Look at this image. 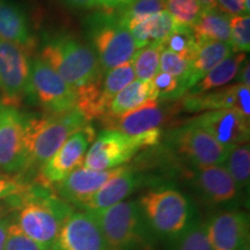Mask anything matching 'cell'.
<instances>
[{
	"label": "cell",
	"instance_id": "1f68e13d",
	"mask_svg": "<svg viewBox=\"0 0 250 250\" xmlns=\"http://www.w3.org/2000/svg\"><path fill=\"white\" fill-rule=\"evenodd\" d=\"M162 11H166V0H133L127 7L118 11V13L122 22L129 28Z\"/></svg>",
	"mask_w": 250,
	"mask_h": 250
},
{
	"label": "cell",
	"instance_id": "ee69618b",
	"mask_svg": "<svg viewBox=\"0 0 250 250\" xmlns=\"http://www.w3.org/2000/svg\"><path fill=\"white\" fill-rule=\"evenodd\" d=\"M202 6L203 11H208V9H215L217 7V0H197Z\"/></svg>",
	"mask_w": 250,
	"mask_h": 250
},
{
	"label": "cell",
	"instance_id": "8fae6325",
	"mask_svg": "<svg viewBox=\"0 0 250 250\" xmlns=\"http://www.w3.org/2000/svg\"><path fill=\"white\" fill-rule=\"evenodd\" d=\"M24 117L17 108L0 103V169L6 174L26 171Z\"/></svg>",
	"mask_w": 250,
	"mask_h": 250
},
{
	"label": "cell",
	"instance_id": "d4e9b609",
	"mask_svg": "<svg viewBox=\"0 0 250 250\" xmlns=\"http://www.w3.org/2000/svg\"><path fill=\"white\" fill-rule=\"evenodd\" d=\"M245 61V52H234L229 57L224 59L214 68H212L203 79L199 80L189 90V94H191V95H199V94L208 93L212 89L227 85L228 83H230L239 74L240 68H241Z\"/></svg>",
	"mask_w": 250,
	"mask_h": 250
},
{
	"label": "cell",
	"instance_id": "ac0fdd59",
	"mask_svg": "<svg viewBox=\"0 0 250 250\" xmlns=\"http://www.w3.org/2000/svg\"><path fill=\"white\" fill-rule=\"evenodd\" d=\"M193 181L202 196L212 204H227L239 195V187L224 165L197 166Z\"/></svg>",
	"mask_w": 250,
	"mask_h": 250
},
{
	"label": "cell",
	"instance_id": "2e32d148",
	"mask_svg": "<svg viewBox=\"0 0 250 250\" xmlns=\"http://www.w3.org/2000/svg\"><path fill=\"white\" fill-rule=\"evenodd\" d=\"M183 109L190 112L213 111L230 109L239 111L243 116H250V87L241 83L223 87V88L199 95H189L183 100Z\"/></svg>",
	"mask_w": 250,
	"mask_h": 250
},
{
	"label": "cell",
	"instance_id": "60d3db41",
	"mask_svg": "<svg viewBox=\"0 0 250 250\" xmlns=\"http://www.w3.org/2000/svg\"><path fill=\"white\" fill-rule=\"evenodd\" d=\"M62 2L74 8L93 9L99 7L98 0H62Z\"/></svg>",
	"mask_w": 250,
	"mask_h": 250
},
{
	"label": "cell",
	"instance_id": "603a6c76",
	"mask_svg": "<svg viewBox=\"0 0 250 250\" xmlns=\"http://www.w3.org/2000/svg\"><path fill=\"white\" fill-rule=\"evenodd\" d=\"M234 54L229 43L225 42H205L198 45L196 57L191 62V71L188 80L189 90L203 79L206 74L220 64L224 59Z\"/></svg>",
	"mask_w": 250,
	"mask_h": 250
},
{
	"label": "cell",
	"instance_id": "ba28073f",
	"mask_svg": "<svg viewBox=\"0 0 250 250\" xmlns=\"http://www.w3.org/2000/svg\"><path fill=\"white\" fill-rule=\"evenodd\" d=\"M30 88L33 100L46 115H62L77 109V94L51 66L41 58L30 61Z\"/></svg>",
	"mask_w": 250,
	"mask_h": 250
},
{
	"label": "cell",
	"instance_id": "d6a6232c",
	"mask_svg": "<svg viewBox=\"0 0 250 250\" xmlns=\"http://www.w3.org/2000/svg\"><path fill=\"white\" fill-rule=\"evenodd\" d=\"M166 11L171 15L177 26L192 28L203 8L197 0H166Z\"/></svg>",
	"mask_w": 250,
	"mask_h": 250
},
{
	"label": "cell",
	"instance_id": "277c9868",
	"mask_svg": "<svg viewBox=\"0 0 250 250\" xmlns=\"http://www.w3.org/2000/svg\"><path fill=\"white\" fill-rule=\"evenodd\" d=\"M101 228L109 250H153V235L137 201L88 211Z\"/></svg>",
	"mask_w": 250,
	"mask_h": 250
},
{
	"label": "cell",
	"instance_id": "3957f363",
	"mask_svg": "<svg viewBox=\"0 0 250 250\" xmlns=\"http://www.w3.org/2000/svg\"><path fill=\"white\" fill-rule=\"evenodd\" d=\"M86 124L88 122L78 109L62 115L24 117L26 171L40 170L62 147L68 137Z\"/></svg>",
	"mask_w": 250,
	"mask_h": 250
},
{
	"label": "cell",
	"instance_id": "e575fe53",
	"mask_svg": "<svg viewBox=\"0 0 250 250\" xmlns=\"http://www.w3.org/2000/svg\"><path fill=\"white\" fill-rule=\"evenodd\" d=\"M229 44L233 52H248L250 50V17L241 14L230 18Z\"/></svg>",
	"mask_w": 250,
	"mask_h": 250
},
{
	"label": "cell",
	"instance_id": "30bf717a",
	"mask_svg": "<svg viewBox=\"0 0 250 250\" xmlns=\"http://www.w3.org/2000/svg\"><path fill=\"white\" fill-rule=\"evenodd\" d=\"M95 138V130L88 124L72 133L54 156L41 168L37 184L49 188L61 182L68 174L83 166L87 148Z\"/></svg>",
	"mask_w": 250,
	"mask_h": 250
},
{
	"label": "cell",
	"instance_id": "f1b7e54d",
	"mask_svg": "<svg viewBox=\"0 0 250 250\" xmlns=\"http://www.w3.org/2000/svg\"><path fill=\"white\" fill-rule=\"evenodd\" d=\"M161 51L162 49L160 48L148 45L136 52L131 62H132L134 76L138 78V80L151 83L154 79V77L159 73Z\"/></svg>",
	"mask_w": 250,
	"mask_h": 250
},
{
	"label": "cell",
	"instance_id": "7bdbcfd3",
	"mask_svg": "<svg viewBox=\"0 0 250 250\" xmlns=\"http://www.w3.org/2000/svg\"><path fill=\"white\" fill-rule=\"evenodd\" d=\"M241 70V68H240ZM240 76H239V83H241V85H245L247 87H250V65H249V62H246L245 66L242 67L241 71H239Z\"/></svg>",
	"mask_w": 250,
	"mask_h": 250
},
{
	"label": "cell",
	"instance_id": "6da1fadb",
	"mask_svg": "<svg viewBox=\"0 0 250 250\" xmlns=\"http://www.w3.org/2000/svg\"><path fill=\"white\" fill-rule=\"evenodd\" d=\"M40 58L76 92L77 109L87 122L94 120L104 73L93 48L70 35H61L46 43Z\"/></svg>",
	"mask_w": 250,
	"mask_h": 250
},
{
	"label": "cell",
	"instance_id": "484cf974",
	"mask_svg": "<svg viewBox=\"0 0 250 250\" xmlns=\"http://www.w3.org/2000/svg\"><path fill=\"white\" fill-rule=\"evenodd\" d=\"M149 101H156L151 83L133 80L112 99L108 112L104 116H120L125 112L142 107Z\"/></svg>",
	"mask_w": 250,
	"mask_h": 250
},
{
	"label": "cell",
	"instance_id": "8992f818",
	"mask_svg": "<svg viewBox=\"0 0 250 250\" xmlns=\"http://www.w3.org/2000/svg\"><path fill=\"white\" fill-rule=\"evenodd\" d=\"M138 203L149 229L160 237L175 239L195 219L189 199L173 188L148 191Z\"/></svg>",
	"mask_w": 250,
	"mask_h": 250
},
{
	"label": "cell",
	"instance_id": "4dcf8cb0",
	"mask_svg": "<svg viewBox=\"0 0 250 250\" xmlns=\"http://www.w3.org/2000/svg\"><path fill=\"white\" fill-rule=\"evenodd\" d=\"M164 49L169 50L192 62L198 50V44L193 36L192 28L176 26L168 40L166 41Z\"/></svg>",
	"mask_w": 250,
	"mask_h": 250
},
{
	"label": "cell",
	"instance_id": "7c38bea8",
	"mask_svg": "<svg viewBox=\"0 0 250 250\" xmlns=\"http://www.w3.org/2000/svg\"><path fill=\"white\" fill-rule=\"evenodd\" d=\"M171 139L177 152L195 167L223 165L226 160L228 151L192 121L173 132Z\"/></svg>",
	"mask_w": 250,
	"mask_h": 250
},
{
	"label": "cell",
	"instance_id": "9c48e42d",
	"mask_svg": "<svg viewBox=\"0 0 250 250\" xmlns=\"http://www.w3.org/2000/svg\"><path fill=\"white\" fill-rule=\"evenodd\" d=\"M30 61L20 46L0 37V87L1 103L19 108L26 99L33 100L29 79Z\"/></svg>",
	"mask_w": 250,
	"mask_h": 250
},
{
	"label": "cell",
	"instance_id": "b9f144b4",
	"mask_svg": "<svg viewBox=\"0 0 250 250\" xmlns=\"http://www.w3.org/2000/svg\"><path fill=\"white\" fill-rule=\"evenodd\" d=\"M12 224V220L9 217L6 215H0V250H4L6 240H7L8 228L9 225Z\"/></svg>",
	"mask_w": 250,
	"mask_h": 250
},
{
	"label": "cell",
	"instance_id": "9a60e30c",
	"mask_svg": "<svg viewBox=\"0 0 250 250\" xmlns=\"http://www.w3.org/2000/svg\"><path fill=\"white\" fill-rule=\"evenodd\" d=\"M205 225L212 250H239L248 246L249 220L245 212H220Z\"/></svg>",
	"mask_w": 250,
	"mask_h": 250
},
{
	"label": "cell",
	"instance_id": "ffe728a7",
	"mask_svg": "<svg viewBox=\"0 0 250 250\" xmlns=\"http://www.w3.org/2000/svg\"><path fill=\"white\" fill-rule=\"evenodd\" d=\"M138 184L139 177L134 170L127 167H122L120 173L111 177L79 206L86 211L92 212L105 210L112 205L123 202L134 191Z\"/></svg>",
	"mask_w": 250,
	"mask_h": 250
},
{
	"label": "cell",
	"instance_id": "5b68a950",
	"mask_svg": "<svg viewBox=\"0 0 250 250\" xmlns=\"http://www.w3.org/2000/svg\"><path fill=\"white\" fill-rule=\"evenodd\" d=\"M88 36L103 73L132 61L137 48L118 11L103 9L88 18Z\"/></svg>",
	"mask_w": 250,
	"mask_h": 250
},
{
	"label": "cell",
	"instance_id": "52a82bcc",
	"mask_svg": "<svg viewBox=\"0 0 250 250\" xmlns=\"http://www.w3.org/2000/svg\"><path fill=\"white\" fill-rule=\"evenodd\" d=\"M161 130L154 129L137 137L114 130H104L98 134L86 152L83 166L92 170H109L126 164L134 154L146 146H153L161 138Z\"/></svg>",
	"mask_w": 250,
	"mask_h": 250
},
{
	"label": "cell",
	"instance_id": "44dd1931",
	"mask_svg": "<svg viewBox=\"0 0 250 250\" xmlns=\"http://www.w3.org/2000/svg\"><path fill=\"white\" fill-rule=\"evenodd\" d=\"M0 37L20 46L28 55L36 44L26 14L11 0H0Z\"/></svg>",
	"mask_w": 250,
	"mask_h": 250
},
{
	"label": "cell",
	"instance_id": "836d02e7",
	"mask_svg": "<svg viewBox=\"0 0 250 250\" xmlns=\"http://www.w3.org/2000/svg\"><path fill=\"white\" fill-rule=\"evenodd\" d=\"M159 68H160V72H165V73L176 78L181 83L184 93L189 92L188 80H189L190 71H191V62L187 61V59L174 54L169 50L162 49Z\"/></svg>",
	"mask_w": 250,
	"mask_h": 250
},
{
	"label": "cell",
	"instance_id": "f546056e",
	"mask_svg": "<svg viewBox=\"0 0 250 250\" xmlns=\"http://www.w3.org/2000/svg\"><path fill=\"white\" fill-rule=\"evenodd\" d=\"M143 22L147 31L149 45L160 49H164L166 41L177 26L167 11H162L160 13L152 15L143 20Z\"/></svg>",
	"mask_w": 250,
	"mask_h": 250
},
{
	"label": "cell",
	"instance_id": "8d00e7d4",
	"mask_svg": "<svg viewBox=\"0 0 250 250\" xmlns=\"http://www.w3.org/2000/svg\"><path fill=\"white\" fill-rule=\"evenodd\" d=\"M4 250H50L27 236L17 223L9 225L7 240Z\"/></svg>",
	"mask_w": 250,
	"mask_h": 250
},
{
	"label": "cell",
	"instance_id": "cb8c5ba5",
	"mask_svg": "<svg viewBox=\"0 0 250 250\" xmlns=\"http://www.w3.org/2000/svg\"><path fill=\"white\" fill-rule=\"evenodd\" d=\"M134 71L132 62H125L121 66L112 68L104 74L99 98L95 107V118H102L108 112L112 99L121 92L124 87L134 80Z\"/></svg>",
	"mask_w": 250,
	"mask_h": 250
},
{
	"label": "cell",
	"instance_id": "d6986e66",
	"mask_svg": "<svg viewBox=\"0 0 250 250\" xmlns=\"http://www.w3.org/2000/svg\"><path fill=\"white\" fill-rule=\"evenodd\" d=\"M102 125L126 136L137 137L148 131L159 129L166 120V112L156 101H149L142 107L125 112L120 116H104Z\"/></svg>",
	"mask_w": 250,
	"mask_h": 250
},
{
	"label": "cell",
	"instance_id": "ab89813d",
	"mask_svg": "<svg viewBox=\"0 0 250 250\" xmlns=\"http://www.w3.org/2000/svg\"><path fill=\"white\" fill-rule=\"evenodd\" d=\"M133 0H100L99 6L103 9H110V11H121L127 7Z\"/></svg>",
	"mask_w": 250,
	"mask_h": 250
},
{
	"label": "cell",
	"instance_id": "d590c367",
	"mask_svg": "<svg viewBox=\"0 0 250 250\" xmlns=\"http://www.w3.org/2000/svg\"><path fill=\"white\" fill-rule=\"evenodd\" d=\"M151 85L156 101L158 100H176L184 94L180 81L165 72H159L154 79L151 81Z\"/></svg>",
	"mask_w": 250,
	"mask_h": 250
},
{
	"label": "cell",
	"instance_id": "f35d334b",
	"mask_svg": "<svg viewBox=\"0 0 250 250\" xmlns=\"http://www.w3.org/2000/svg\"><path fill=\"white\" fill-rule=\"evenodd\" d=\"M219 9L229 17L248 14L245 9V0H217Z\"/></svg>",
	"mask_w": 250,
	"mask_h": 250
},
{
	"label": "cell",
	"instance_id": "c3c4849f",
	"mask_svg": "<svg viewBox=\"0 0 250 250\" xmlns=\"http://www.w3.org/2000/svg\"><path fill=\"white\" fill-rule=\"evenodd\" d=\"M98 1H100V0H98ZM99 7H100V6H99Z\"/></svg>",
	"mask_w": 250,
	"mask_h": 250
},
{
	"label": "cell",
	"instance_id": "e0dca14e",
	"mask_svg": "<svg viewBox=\"0 0 250 250\" xmlns=\"http://www.w3.org/2000/svg\"><path fill=\"white\" fill-rule=\"evenodd\" d=\"M122 167L109 170H92L88 168L78 167L62 180L56 183V191L59 198L66 203L81 205L86 199L94 195L103 184L111 177L120 173Z\"/></svg>",
	"mask_w": 250,
	"mask_h": 250
},
{
	"label": "cell",
	"instance_id": "bcb514c9",
	"mask_svg": "<svg viewBox=\"0 0 250 250\" xmlns=\"http://www.w3.org/2000/svg\"><path fill=\"white\" fill-rule=\"evenodd\" d=\"M2 210H4V208H2V206H0V215L2 214Z\"/></svg>",
	"mask_w": 250,
	"mask_h": 250
},
{
	"label": "cell",
	"instance_id": "7402d4cb",
	"mask_svg": "<svg viewBox=\"0 0 250 250\" xmlns=\"http://www.w3.org/2000/svg\"><path fill=\"white\" fill-rule=\"evenodd\" d=\"M230 18L218 8L203 11L192 27L197 44L201 45L205 42L229 43Z\"/></svg>",
	"mask_w": 250,
	"mask_h": 250
},
{
	"label": "cell",
	"instance_id": "5bb4252c",
	"mask_svg": "<svg viewBox=\"0 0 250 250\" xmlns=\"http://www.w3.org/2000/svg\"><path fill=\"white\" fill-rule=\"evenodd\" d=\"M192 122L211 134L226 151L249 140V118L239 111L230 109L208 111Z\"/></svg>",
	"mask_w": 250,
	"mask_h": 250
},
{
	"label": "cell",
	"instance_id": "74e56055",
	"mask_svg": "<svg viewBox=\"0 0 250 250\" xmlns=\"http://www.w3.org/2000/svg\"><path fill=\"white\" fill-rule=\"evenodd\" d=\"M27 187L28 183H24L21 180L0 174V201L23 192Z\"/></svg>",
	"mask_w": 250,
	"mask_h": 250
},
{
	"label": "cell",
	"instance_id": "83f0119b",
	"mask_svg": "<svg viewBox=\"0 0 250 250\" xmlns=\"http://www.w3.org/2000/svg\"><path fill=\"white\" fill-rule=\"evenodd\" d=\"M173 250H212L206 232V225L198 219H193L180 235L173 239Z\"/></svg>",
	"mask_w": 250,
	"mask_h": 250
},
{
	"label": "cell",
	"instance_id": "7dc6e473",
	"mask_svg": "<svg viewBox=\"0 0 250 250\" xmlns=\"http://www.w3.org/2000/svg\"><path fill=\"white\" fill-rule=\"evenodd\" d=\"M50 250H55V249H54V248H51V249H50Z\"/></svg>",
	"mask_w": 250,
	"mask_h": 250
},
{
	"label": "cell",
	"instance_id": "4316f807",
	"mask_svg": "<svg viewBox=\"0 0 250 250\" xmlns=\"http://www.w3.org/2000/svg\"><path fill=\"white\" fill-rule=\"evenodd\" d=\"M224 164H226L225 168L239 189L248 187L250 179V148L248 143L229 149Z\"/></svg>",
	"mask_w": 250,
	"mask_h": 250
},
{
	"label": "cell",
	"instance_id": "f6af8a7d",
	"mask_svg": "<svg viewBox=\"0 0 250 250\" xmlns=\"http://www.w3.org/2000/svg\"><path fill=\"white\" fill-rule=\"evenodd\" d=\"M239 250H249V247H248V246H246V247H243V248L239 249Z\"/></svg>",
	"mask_w": 250,
	"mask_h": 250
},
{
	"label": "cell",
	"instance_id": "4fadbf2b",
	"mask_svg": "<svg viewBox=\"0 0 250 250\" xmlns=\"http://www.w3.org/2000/svg\"><path fill=\"white\" fill-rule=\"evenodd\" d=\"M55 250H109L101 228L88 211L71 213L62 225Z\"/></svg>",
	"mask_w": 250,
	"mask_h": 250
},
{
	"label": "cell",
	"instance_id": "7a4b0ae2",
	"mask_svg": "<svg viewBox=\"0 0 250 250\" xmlns=\"http://www.w3.org/2000/svg\"><path fill=\"white\" fill-rule=\"evenodd\" d=\"M12 210H18L17 225L31 240L51 249L59 230L72 210L66 202L49 188L28 184L23 192L5 199Z\"/></svg>",
	"mask_w": 250,
	"mask_h": 250
}]
</instances>
